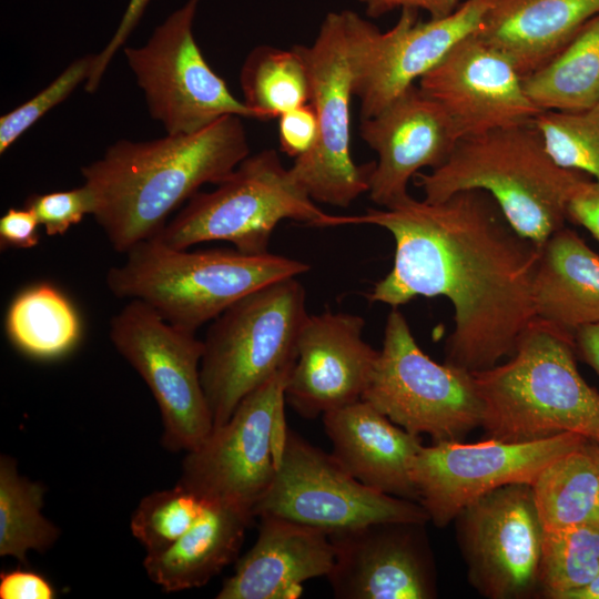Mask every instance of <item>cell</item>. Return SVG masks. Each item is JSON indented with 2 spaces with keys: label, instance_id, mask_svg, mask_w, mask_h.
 I'll list each match as a JSON object with an SVG mask.
<instances>
[{
  "label": "cell",
  "instance_id": "1",
  "mask_svg": "<svg viewBox=\"0 0 599 599\" xmlns=\"http://www.w3.org/2000/svg\"><path fill=\"white\" fill-rule=\"evenodd\" d=\"M368 224L395 242L390 271L368 300L398 308L443 296L454 308L445 363L470 373L509 357L534 317L531 285L540 250L507 222L495 200L465 190L440 202L408 196L361 215H332L328 226Z\"/></svg>",
  "mask_w": 599,
  "mask_h": 599
},
{
  "label": "cell",
  "instance_id": "2",
  "mask_svg": "<svg viewBox=\"0 0 599 599\" xmlns=\"http://www.w3.org/2000/svg\"><path fill=\"white\" fill-rule=\"evenodd\" d=\"M242 116L149 141L121 139L81 167L92 212L112 247L126 253L150 240L207 183L219 184L250 155Z\"/></svg>",
  "mask_w": 599,
  "mask_h": 599
},
{
  "label": "cell",
  "instance_id": "3",
  "mask_svg": "<svg viewBox=\"0 0 599 599\" xmlns=\"http://www.w3.org/2000/svg\"><path fill=\"white\" fill-rule=\"evenodd\" d=\"M573 337L534 318L505 363L473 373L487 438L573 433L599 444V393L580 375Z\"/></svg>",
  "mask_w": 599,
  "mask_h": 599
},
{
  "label": "cell",
  "instance_id": "4",
  "mask_svg": "<svg viewBox=\"0 0 599 599\" xmlns=\"http://www.w3.org/2000/svg\"><path fill=\"white\" fill-rule=\"evenodd\" d=\"M586 177L551 159L531 121L463 138L440 166L414 179L427 202L487 192L510 226L540 250L565 226L570 193Z\"/></svg>",
  "mask_w": 599,
  "mask_h": 599
},
{
  "label": "cell",
  "instance_id": "5",
  "mask_svg": "<svg viewBox=\"0 0 599 599\" xmlns=\"http://www.w3.org/2000/svg\"><path fill=\"white\" fill-rule=\"evenodd\" d=\"M124 254L123 263L106 273L109 291L119 298L141 301L167 323L191 332L215 319L245 295L309 271L305 262L270 252H191L166 246L155 237Z\"/></svg>",
  "mask_w": 599,
  "mask_h": 599
},
{
  "label": "cell",
  "instance_id": "6",
  "mask_svg": "<svg viewBox=\"0 0 599 599\" xmlns=\"http://www.w3.org/2000/svg\"><path fill=\"white\" fill-rule=\"evenodd\" d=\"M307 316L304 286L297 277H287L245 295L211 322L200 376L213 427L224 424L247 394L294 363Z\"/></svg>",
  "mask_w": 599,
  "mask_h": 599
},
{
  "label": "cell",
  "instance_id": "7",
  "mask_svg": "<svg viewBox=\"0 0 599 599\" xmlns=\"http://www.w3.org/2000/svg\"><path fill=\"white\" fill-rule=\"evenodd\" d=\"M210 192H197L154 237L166 246L223 241L251 255L268 253L272 233L284 220L326 227L321 210L273 149L245 158Z\"/></svg>",
  "mask_w": 599,
  "mask_h": 599
},
{
  "label": "cell",
  "instance_id": "8",
  "mask_svg": "<svg viewBox=\"0 0 599 599\" xmlns=\"http://www.w3.org/2000/svg\"><path fill=\"white\" fill-rule=\"evenodd\" d=\"M363 399L408 433L460 441L481 427L484 405L473 373L439 364L416 342L398 308L387 315L382 349Z\"/></svg>",
  "mask_w": 599,
  "mask_h": 599
},
{
  "label": "cell",
  "instance_id": "9",
  "mask_svg": "<svg viewBox=\"0 0 599 599\" xmlns=\"http://www.w3.org/2000/svg\"><path fill=\"white\" fill-rule=\"evenodd\" d=\"M351 11L325 16L309 45H296L308 70L318 120V139L290 167L317 203L346 207L368 192L374 162L357 165L351 154V101L355 97V59Z\"/></svg>",
  "mask_w": 599,
  "mask_h": 599
},
{
  "label": "cell",
  "instance_id": "10",
  "mask_svg": "<svg viewBox=\"0 0 599 599\" xmlns=\"http://www.w3.org/2000/svg\"><path fill=\"white\" fill-rule=\"evenodd\" d=\"M292 365L247 394L224 424L185 454L176 484L206 501L254 510L277 471L287 429L284 387Z\"/></svg>",
  "mask_w": 599,
  "mask_h": 599
},
{
  "label": "cell",
  "instance_id": "11",
  "mask_svg": "<svg viewBox=\"0 0 599 599\" xmlns=\"http://www.w3.org/2000/svg\"><path fill=\"white\" fill-rule=\"evenodd\" d=\"M109 337L159 406L162 445L173 453L196 448L213 428L200 376L203 341L138 300L111 318Z\"/></svg>",
  "mask_w": 599,
  "mask_h": 599
},
{
  "label": "cell",
  "instance_id": "12",
  "mask_svg": "<svg viewBox=\"0 0 599 599\" xmlns=\"http://www.w3.org/2000/svg\"><path fill=\"white\" fill-rule=\"evenodd\" d=\"M253 512L255 518L276 516L327 535L374 522L429 521L419 502L365 486L332 453L288 428L275 478Z\"/></svg>",
  "mask_w": 599,
  "mask_h": 599
},
{
  "label": "cell",
  "instance_id": "13",
  "mask_svg": "<svg viewBox=\"0 0 599 599\" xmlns=\"http://www.w3.org/2000/svg\"><path fill=\"white\" fill-rule=\"evenodd\" d=\"M201 0H187L159 24L145 44L123 49L150 115L167 134L199 131L235 114L256 119L213 71L193 26Z\"/></svg>",
  "mask_w": 599,
  "mask_h": 599
},
{
  "label": "cell",
  "instance_id": "14",
  "mask_svg": "<svg viewBox=\"0 0 599 599\" xmlns=\"http://www.w3.org/2000/svg\"><path fill=\"white\" fill-rule=\"evenodd\" d=\"M588 441L573 433L508 443H433L422 446L412 466L419 504L429 521L445 527L470 502L509 484L532 485L542 469Z\"/></svg>",
  "mask_w": 599,
  "mask_h": 599
},
{
  "label": "cell",
  "instance_id": "15",
  "mask_svg": "<svg viewBox=\"0 0 599 599\" xmlns=\"http://www.w3.org/2000/svg\"><path fill=\"white\" fill-rule=\"evenodd\" d=\"M496 0H466L449 16L422 21L417 10L402 9L387 31L351 12L355 59V97L361 119L374 116L415 85L461 39L476 32Z\"/></svg>",
  "mask_w": 599,
  "mask_h": 599
},
{
  "label": "cell",
  "instance_id": "16",
  "mask_svg": "<svg viewBox=\"0 0 599 599\" xmlns=\"http://www.w3.org/2000/svg\"><path fill=\"white\" fill-rule=\"evenodd\" d=\"M454 520L468 581L481 596L522 599L538 591L544 529L531 485L489 491Z\"/></svg>",
  "mask_w": 599,
  "mask_h": 599
},
{
  "label": "cell",
  "instance_id": "17",
  "mask_svg": "<svg viewBox=\"0 0 599 599\" xmlns=\"http://www.w3.org/2000/svg\"><path fill=\"white\" fill-rule=\"evenodd\" d=\"M422 522L384 521L329 534L337 599H432L433 555Z\"/></svg>",
  "mask_w": 599,
  "mask_h": 599
},
{
  "label": "cell",
  "instance_id": "18",
  "mask_svg": "<svg viewBox=\"0 0 599 599\" xmlns=\"http://www.w3.org/2000/svg\"><path fill=\"white\" fill-rule=\"evenodd\" d=\"M417 84L443 106L459 140L529 123L541 112L511 61L475 32L457 42Z\"/></svg>",
  "mask_w": 599,
  "mask_h": 599
},
{
  "label": "cell",
  "instance_id": "19",
  "mask_svg": "<svg viewBox=\"0 0 599 599\" xmlns=\"http://www.w3.org/2000/svg\"><path fill=\"white\" fill-rule=\"evenodd\" d=\"M362 316L324 311L305 319L284 395L307 419L363 399L378 353L364 339Z\"/></svg>",
  "mask_w": 599,
  "mask_h": 599
},
{
  "label": "cell",
  "instance_id": "20",
  "mask_svg": "<svg viewBox=\"0 0 599 599\" xmlns=\"http://www.w3.org/2000/svg\"><path fill=\"white\" fill-rule=\"evenodd\" d=\"M359 134L377 154L368 194L380 207L408 197L410 180L422 169L440 166L459 141L446 111L418 84L374 116L361 119Z\"/></svg>",
  "mask_w": 599,
  "mask_h": 599
},
{
  "label": "cell",
  "instance_id": "21",
  "mask_svg": "<svg viewBox=\"0 0 599 599\" xmlns=\"http://www.w3.org/2000/svg\"><path fill=\"white\" fill-rule=\"evenodd\" d=\"M258 518L255 544L237 560L217 599H296L306 580L329 573L335 550L326 532L276 516Z\"/></svg>",
  "mask_w": 599,
  "mask_h": 599
},
{
  "label": "cell",
  "instance_id": "22",
  "mask_svg": "<svg viewBox=\"0 0 599 599\" xmlns=\"http://www.w3.org/2000/svg\"><path fill=\"white\" fill-rule=\"evenodd\" d=\"M337 461L365 486L419 502L412 466L422 448L419 436L394 424L365 399L322 416Z\"/></svg>",
  "mask_w": 599,
  "mask_h": 599
},
{
  "label": "cell",
  "instance_id": "23",
  "mask_svg": "<svg viewBox=\"0 0 599 599\" xmlns=\"http://www.w3.org/2000/svg\"><path fill=\"white\" fill-rule=\"evenodd\" d=\"M598 13L599 0H496L475 34L525 77L552 59Z\"/></svg>",
  "mask_w": 599,
  "mask_h": 599
},
{
  "label": "cell",
  "instance_id": "24",
  "mask_svg": "<svg viewBox=\"0 0 599 599\" xmlns=\"http://www.w3.org/2000/svg\"><path fill=\"white\" fill-rule=\"evenodd\" d=\"M531 301L534 317L575 338L599 323V254L561 227L540 247Z\"/></svg>",
  "mask_w": 599,
  "mask_h": 599
},
{
  "label": "cell",
  "instance_id": "25",
  "mask_svg": "<svg viewBox=\"0 0 599 599\" xmlns=\"http://www.w3.org/2000/svg\"><path fill=\"white\" fill-rule=\"evenodd\" d=\"M254 518L248 508L209 501L205 512L177 540L146 552L148 577L166 592L204 586L236 559Z\"/></svg>",
  "mask_w": 599,
  "mask_h": 599
},
{
  "label": "cell",
  "instance_id": "26",
  "mask_svg": "<svg viewBox=\"0 0 599 599\" xmlns=\"http://www.w3.org/2000/svg\"><path fill=\"white\" fill-rule=\"evenodd\" d=\"M540 111H577L599 105V13L546 64L522 77Z\"/></svg>",
  "mask_w": 599,
  "mask_h": 599
},
{
  "label": "cell",
  "instance_id": "27",
  "mask_svg": "<svg viewBox=\"0 0 599 599\" xmlns=\"http://www.w3.org/2000/svg\"><path fill=\"white\" fill-rule=\"evenodd\" d=\"M6 332L23 354L55 359L70 353L81 337L80 316L71 301L50 283L33 284L12 300Z\"/></svg>",
  "mask_w": 599,
  "mask_h": 599
},
{
  "label": "cell",
  "instance_id": "28",
  "mask_svg": "<svg viewBox=\"0 0 599 599\" xmlns=\"http://www.w3.org/2000/svg\"><path fill=\"white\" fill-rule=\"evenodd\" d=\"M587 443L546 466L531 485L544 531L599 521V471Z\"/></svg>",
  "mask_w": 599,
  "mask_h": 599
},
{
  "label": "cell",
  "instance_id": "29",
  "mask_svg": "<svg viewBox=\"0 0 599 599\" xmlns=\"http://www.w3.org/2000/svg\"><path fill=\"white\" fill-rule=\"evenodd\" d=\"M240 83L242 101L262 121L278 118L312 98L308 70L296 45L254 48L243 62Z\"/></svg>",
  "mask_w": 599,
  "mask_h": 599
},
{
  "label": "cell",
  "instance_id": "30",
  "mask_svg": "<svg viewBox=\"0 0 599 599\" xmlns=\"http://www.w3.org/2000/svg\"><path fill=\"white\" fill-rule=\"evenodd\" d=\"M45 487L20 475L17 461L0 457V556L26 562L30 550L43 552L59 539V527L42 514Z\"/></svg>",
  "mask_w": 599,
  "mask_h": 599
},
{
  "label": "cell",
  "instance_id": "31",
  "mask_svg": "<svg viewBox=\"0 0 599 599\" xmlns=\"http://www.w3.org/2000/svg\"><path fill=\"white\" fill-rule=\"evenodd\" d=\"M599 573V521L560 531H544L538 591L546 598L588 585Z\"/></svg>",
  "mask_w": 599,
  "mask_h": 599
},
{
  "label": "cell",
  "instance_id": "32",
  "mask_svg": "<svg viewBox=\"0 0 599 599\" xmlns=\"http://www.w3.org/2000/svg\"><path fill=\"white\" fill-rule=\"evenodd\" d=\"M532 123L559 166L599 182V105L577 111H541Z\"/></svg>",
  "mask_w": 599,
  "mask_h": 599
},
{
  "label": "cell",
  "instance_id": "33",
  "mask_svg": "<svg viewBox=\"0 0 599 599\" xmlns=\"http://www.w3.org/2000/svg\"><path fill=\"white\" fill-rule=\"evenodd\" d=\"M209 501L176 484L144 496L130 520L134 538L153 552L184 535L205 512Z\"/></svg>",
  "mask_w": 599,
  "mask_h": 599
},
{
  "label": "cell",
  "instance_id": "34",
  "mask_svg": "<svg viewBox=\"0 0 599 599\" xmlns=\"http://www.w3.org/2000/svg\"><path fill=\"white\" fill-rule=\"evenodd\" d=\"M93 60L94 54H87L73 60L35 95L0 118L1 154L45 113L69 98L82 82H87Z\"/></svg>",
  "mask_w": 599,
  "mask_h": 599
},
{
  "label": "cell",
  "instance_id": "35",
  "mask_svg": "<svg viewBox=\"0 0 599 599\" xmlns=\"http://www.w3.org/2000/svg\"><path fill=\"white\" fill-rule=\"evenodd\" d=\"M43 226L49 236L63 235L69 229L80 223L85 215H91L92 199L84 185L45 194H32L24 203Z\"/></svg>",
  "mask_w": 599,
  "mask_h": 599
},
{
  "label": "cell",
  "instance_id": "36",
  "mask_svg": "<svg viewBox=\"0 0 599 599\" xmlns=\"http://www.w3.org/2000/svg\"><path fill=\"white\" fill-rule=\"evenodd\" d=\"M318 120L314 105L308 102L278 116V141L283 153L300 158L315 146Z\"/></svg>",
  "mask_w": 599,
  "mask_h": 599
},
{
  "label": "cell",
  "instance_id": "37",
  "mask_svg": "<svg viewBox=\"0 0 599 599\" xmlns=\"http://www.w3.org/2000/svg\"><path fill=\"white\" fill-rule=\"evenodd\" d=\"M150 1L151 0H129L128 7L115 32L105 47L99 53L94 54L90 77L84 83L88 93H94L98 90L109 64L140 23Z\"/></svg>",
  "mask_w": 599,
  "mask_h": 599
},
{
  "label": "cell",
  "instance_id": "38",
  "mask_svg": "<svg viewBox=\"0 0 599 599\" xmlns=\"http://www.w3.org/2000/svg\"><path fill=\"white\" fill-rule=\"evenodd\" d=\"M566 219L585 227L599 242V182L586 177L572 189Z\"/></svg>",
  "mask_w": 599,
  "mask_h": 599
},
{
  "label": "cell",
  "instance_id": "39",
  "mask_svg": "<svg viewBox=\"0 0 599 599\" xmlns=\"http://www.w3.org/2000/svg\"><path fill=\"white\" fill-rule=\"evenodd\" d=\"M57 592L41 573L18 568L0 573L1 599H53Z\"/></svg>",
  "mask_w": 599,
  "mask_h": 599
},
{
  "label": "cell",
  "instance_id": "40",
  "mask_svg": "<svg viewBox=\"0 0 599 599\" xmlns=\"http://www.w3.org/2000/svg\"><path fill=\"white\" fill-rule=\"evenodd\" d=\"M39 225L35 215L29 209H9L0 219L1 247H34L39 243Z\"/></svg>",
  "mask_w": 599,
  "mask_h": 599
},
{
  "label": "cell",
  "instance_id": "41",
  "mask_svg": "<svg viewBox=\"0 0 599 599\" xmlns=\"http://www.w3.org/2000/svg\"><path fill=\"white\" fill-rule=\"evenodd\" d=\"M370 18H379L396 9L423 10L430 19H439L453 13L459 7V0H358Z\"/></svg>",
  "mask_w": 599,
  "mask_h": 599
},
{
  "label": "cell",
  "instance_id": "42",
  "mask_svg": "<svg viewBox=\"0 0 599 599\" xmlns=\"http://www.w3.org/2000/svg\"><path fill=\"white\" fill-rule=\"evenodd\" d=\"M575 349L599 376V323L578 329L575 334Z\"/></svg>",
  "mask_w": 599,
  "mask_h": 599
},
{
  "label": "cell",
  "instance_id": "43",
  "mask_svg": "<svg viewBox=\"0 0 599 599\" xmlns=\"http://www.w3.org/2000/svg\"><path fill=\"white\" fill-rule=\"evenodd\" d=\"M562 599H599V573L588 585L565 595Z\"/></svg>",
  "mask_w": 599,
  "mask_h": 599
},
{
  "label": "cell",
  "instance_id": "44",
  "mask_svg": "<svg viewBox=\"0 0 599 599\" xmlns=\"http://www.w3.org/2000/svg\"><path fill=\"white\" fill-rule=\"evenodd\" d=\"M588 450L590 451L599 471V444L589 441L587 443Z\"/></svg>",
  "mask_w": 599,
  "mask_h": 599
}]
</instances>
